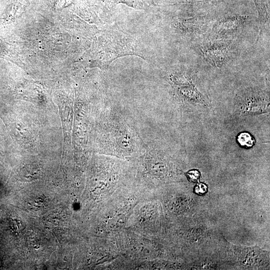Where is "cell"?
I'll use <instances>...</instances> for the list:
<instances>
[{
	"label": "cell",
	"mask_w": 270,
	"mask_h": 270,
	"mask_svg": "<svg viewBox=\"0 0 270 270\" xmlns=\"http://www.w3.org/2000/svg\"><path fill=\"white\" fill-rule=\"evenodd\" d=\"M208 22L204 17H194L179 22V28L186 35L193 36L204 33Z\"/></svg>",
	"instance_id": "3957f363"
},
{
	"label": "cell",
	"mask_w": 270,
	"mask_h": 270,
	"mask_svg": "<svg viewBox=\"0 0 270 270\" xmlns=\"http://www.w3.org/2000/svg\"><path fill=\"white\" fill-rule=\"evenodd\" d=\"M200 176V173L197 170H192L187 173V177L188 180L192 182H197Z\"/></svg>",
	"instance_id": "8992f818"
},
{
	"label": "cell",
	"mask_w": 270,
	"mask_h": 270,
	"mask_svg": "<svg viewBox=\"0 0 270 270\" xmlns=\"http://www.w3.org/2000/svg\"><path fill=\"white\" fill-rule=\"evenodd\" d=\"M195 191L198 195H204L207 192V187L204 184L200 183L196 186Z\"/></svg>",
	"instance_id": "52a82bcc"
},
{
	"label": "cell",
	"mask_w": 270,
	"mask_h": 270,
	"mask_svg": "<svg viewBox=\"0 0 270 270\" xmlns=\"http://www.w3.org/2000/svg\"><path fill=\"white\" fill-rule=\"evenodd\" d=\"M237 141L241 147L250 148L255 144L254 138L248 133H240L237 137Z\"/></svg>",
	"instance_id": "5b68a950"
},
{
	"label": "cell",
	"mask_w": 270,
	"mask_h": 270,
	"mask_svg": "<svg viewBox=\"0 0 270 270\" xmlns=\"http://www.w3.org/2000/svg\"><path fill=\"white\" fill-rule=\"evenodd\" d=\"M259 18L264 24L270 22V0H253Z\"/></svg>",
	"instance_id": "277c9868"
},
{
	"label": "cell",
	"mask_w": 270,
	"mask_h": 270,
	"mask_svg": "<svg viewBox=\"0 0 270 270\" xmlns=\"http://www.w3.org/2000/svg\"><path fill=\"white\" fill-rule=\"evenodd\" d=\"M232 46L230 40H207L201 43L198 48L209 63L215 67L221 68L229 61Z\"/></svg>",
	"instance_id": "6da1fadb"
},
{
	"label": "cell",
	"mask_w": 270,
	"mask_h": 270,
	"mask_svg": "<svg viewBox=\"0 0 270 270\" xmlns=\"http://www.w3.org/2000/svg\"><path fill=\"white\" fill-rule=\"evenodd\" d=\"M248 18L239 14L223 17L213 24L212 34L216 40H230L240 34Z\"/></svg>",
	"instance_id": "7a4b0ae2"
}]
</instances>
